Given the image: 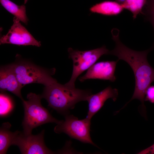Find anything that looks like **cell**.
<instances>
[{
	"mask_svg": "<svg viewBox=\"0 0 154 154\" xmlns=\"http://www.w3.org/2000/svg\"><path fill=\"white\" fill-rule=\"evenodd\" d=\"M23 87L18 81L12 64L2 66L0 70V89L1 92L8 91L24 100L21 91Z\"/></svg>",
	"mask_w": 154,
	"mask_h": 154,
	"instance_id": "cell-10",
	"label": "cell"
},
{
	"mask_svg": "<svg viewBox=\"0 0 154 154\" xmlns=\"http://www.w3.org/2000/svg\"><path fill=\"white\" fill-rule=\"evenodd\" d=\"M139 154H154V143L148 148L139 152Z\"/></svg>",
	"mask_w": 154,
	"mask_h": 154,
	"instance_id": "cell-19",
	"label": "cell"
},
{
	"mask_svg": "<svg viewBox=\"0 0 154 154\" xmlns=\"http://www.w3.org/2000/svg\"><path fill=\"white\" fill-rule=\"evenodd\" d=\"M1 117H3L9 114L12 110L13 104L11 98L7 95L2 93L0 95Z\"/></svg>",
	"mask_w": 154,
	"mask_h": 154,
	"instance_id": "cell-16",
	"label": "cell"
},
{
	"mask_svg": "<svg viewBox=\"0 0 154 154\" xmlns=\"http://www.w3.org/2000/svg\"><path fill=\"white\" fill-rule=\"evenodd\" d=\"M147 0H126L122 4L124 9L130 11L134 19L138 15L142 14L143 8Z\"/></svg>",
	"mask_w": 154,
	"mask_h": 154,
	"instance_id": "cell-15",
	"label": "cell"
},
{
	"mask_svg": "<svg viewBox=\"0 0 154 154\" xmlns=\"http://www.w3.org/2000/svg\"><path fill=\"white\" fill-rule=\"evenodd\" d=\"M145 101L154 103V86H150L146 91Z\"/></svg>",
	"mask_w": 154,
	"mask_h": 154,
	"instance_id": "cell-18",
	"label": "cell"
},
{
	"mask_svg": "<svg viewBox=\"0 0 154 154\" xmlns=\"http://www.w3.org/2000/svg\"><path fill=\"white\" fill-rule=\"evenodd\" d=\"M113 40L115 43L114 49L109 50L108 54L117 57L118 60L127 62L132 69L135 79V86L133 96L122 108L125 107L131 101L137 99L141 103V114L145 116L146 108L144 104L147 89L154 81V69L149 63L147 58L148 53L154 49V45L146 50L137 51L131 49L123 44L119 38V31L114 29L112 31Z\"/></svg>",
	"mask_w": 154,
	"mask_h": 154,
	"instance_id": "cell-1",
	"label": "cell"
},
{
	"mask_svg": "<svg viewBox=\"0 0 154 154\" xmlns=\"http://www.w3.org/2000/svg\"><path fill=\"white\" fill-rule=\"evenodd\" d=\"M11 125L8 122L3 123L0 128V154H6L19 132H12L10 130Z\"/></svg>",
	"mask_w": 154,
	"mask_h": 154,
	"instance_id": "cell-13",
	"label": "cell"
},
{
	"mask_svg": "<svg viewBox=\"0 0 154 154\" xmlns=\"http://www.w3.org/2000/svg\"><path fill=\"white\" fill-rule=\"evenodd\" d=\"M118 91L108 86L103 90L95 94H92L87 98L88 111L86 117L91 119L93 116L103 107L105 102L111 98L115 102L118 96Z\"/></svg>",
	"mask_w": 154,
	"mask_h": 154,
	"instance_id": "cell-11",
	"label": "cell"
},
{
	"mask_svg": "<svg viewBox=\"0 0 154 154\" xmlns=\"http://www.w3.org/2000/svg\"><path fill=\"white\" fill-rule=\"evenodd\" d=\"M44 130L37 135H25L19 131L12 144L19 148L22 154H50L54 152L46 145L44 140Z\"/></svg>",
	"mask_w": 154,
	"mask_h": 154,
	"instance_id": "cell-7",
	"label": "cell"
},
{
	"mask_svg": "<svg viewBox=\"0 0 154 154\" xmlns=\"http://www.w3.org/2000/svg\"><path fill=\"white\" fill-rule=\"evenodd\" d=\"M69 58L73 62L72 74L70 80L64 84L70 88H74L75 82L78 76L88 70L104 54H108L109 50L105 45L94 49L80 51L71 48L68 49Z\"/></svg>",
	"mask_w": 154,
	"mask_h": 154,
	"instance_id": "cell-5",
	"label": "cell"
},
{
	"mask_svg": "<svg viewBox=\"0 0 154 154\" xmlns=\"http://www.w3.org/2000/svg\"><path fill=\"white\" fill-rule=\"evenodd\" d=\"M116 61H103L94 63L87 70L86 73L78 78L82 82L86 80L98 79L114 82L116 79L114 73L117 62Z\"/></svg>",
	"mask_w": 154,
	"mask_h": 154,
	"instance_id": "cell-9",
	"label": "cell"
},
{
	"mask_svg": "<svg viewBox=\"0 0 154 154\" xmlns=\"http://www.w3.org/2000/svg\"><path fill=\"white\" fill-rule=\"evenodd\" d=\"M27 100L23 101L24 114L22 125L25 135L32 133L33 129L43 124L54 123L57 124L62 120L53 117L41 103V95L32 93L28 94Z\"/></svg>",
	"mask_w": 154,
	"mask_h": 154,
	"instance_id": "cell-3",
	"label": "cell"
},
{
	"mask_svg": "<svg viewBox=\"0 0 154 154\" xmlns=\"http://www.w3.org/2000/svg\"><path fill=\"white\" fill-rule=\"evenodd\" d=\"M12 64L17 80L23 87L33 83L42 84L45 86L56 80L52 76L55 72L54 68L44 69L24 60Z\"/></svg>",
	"mask_w": 154,
	"mask_h": 154,
	"instance_id": "cell-4",
	"label": "cell"
},
{
	"mask_svg": "<svg viewBox=\"0 0 154 154\" xmlns=\"http://www.w3.org/2000/svg\"><path fill=\"white\" fill-rule=\"evenodd\" d=\"M64 117L65 120L55 127V132L65 133L72 138L98 147L92 141L90 136L91 119L86 117L78 119L77 117L69 114L65 115Z\"/></svg>",
	"mask_w": 154,
	"mask_h": 154,
	"instance_id": "cell-6",
	"label": "cell"
},
{
	"mask_svg": "<svg viewBox=\"0 0 154 154\" xmlns=\"http://www.w3.org/2000/svg\"><path fill=\"white\" fill-rule=\"evenodd\" d=\"M142 15L145 21L151 24L154 31V0H147L143 8Z\"/></svg>",
	"mask_w": 154,
	"mask_h": 154,
	"instance_id": "cell-17",
	"label": "cell"
},
{
	"mask_svg": "<svg viewBox=\"0 0 154 154\" xmlns=\"http://www.w3.org/2000/svg\"><path fill=\"white\" fill-rule=\"evenodd\" d=\"M28 0H24V4L26 3L27 2Z\"/></svg>",
	"mask_w": 154,
	"mask_h": 154,
	"instance_id": "cell-21",
	"label": "cell"
},
{
	"mask_svg": "<svg viewBox=\"0 0 154 154\" xmlns=\"http://www.w3.org/2000/svg\"><path fill=\"white\" fill-rule=\"evenodd\" d=\"M0 2L2 6L8 11L25 25L27 24L29 20L25 5H19L10 0H0Z\"/></svg>",
	"mask_w": 154,
	"mask_h": 154,
	"instance_id": "cell-14",
	"label": "cell"
},
{
	"mask_svg": "<svg viewBox=\"0 0 154 154\" xmlns=\"http://www.w3.org/2000/svg\"><path fill=\"white\" fill-rule=\"evenodd\" d=\"M9 44L17 45H32L40 47L41 42L36 40L21 23L20 21L14 17L13 24L6 35L2 36L0 44Z\"/></svg>",
	"mask_w": 154,
	"mask_h": 154,
	"instance_id": "cell-8",
	"label": "cell"
},
{
	"mask_svg": "<svg viewBox=\"0 0 154 154\" xmlns=\"http://www.w3.org/2000/svg\"><path fill=\"white\" fill-rule=\"evenodd\" d=\"M124 9L122 4L116 1H106L93 5L90 11L92 13L112 16L119 14Z\"/></svg>",
	"mask_w": 154,
	"mask_h": 154,
	"instance_id": "cell-12",
	"label": "cell"
},
{
	"mask_svg": "<svg viewBox=\"0 0 154 154\" xmlns=\"http://www.w3.org/2000/svg\"><path fill=\"white\" fill-rule=\"evenodd\" d=\"M126 0H115V1L119 3L122 4H123Z\"/></svg>",
	"mask_w": 154,
	"mask_h": 154,
	"instance_id": "cell-20",
	"label": "cell"
},
{
	"mask_svg": "<svg viewBox=\"0 0 154 154\" xmlns=\"http://www.w3.org/2000/svg\"><path fill=\"white\" fill-rule=\"evenodd\" d=\"M92 94L90 90L70 88L56 80L45 86L41 96L47 100L48 106L64 116L69 114L77 103L86 101Z\"/></svg>",
	"mask_w": 154,
	"mask_h": 154,
	"instance_id": "cell-2",
	"label": "cell"
}]
</instances>
